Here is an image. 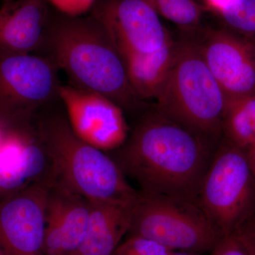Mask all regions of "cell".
I'll use <instances>...</instances> for the list:
<instances>
[{"instance_id":"6da1fadb","label":"cell","mask_w":255,"mask_h":255,"mask_svg":"<svg viewBox=\"0 0 255 255\" xmlns=\"http://www.w3.org/2000/svg\"><path fill=\"white\" fill-rule=\"evenodd\" d=\"M216 149L155 108L142 116L112 157L139 191L197 204Z\"/></svg>"},{"instance_id":"7a4b0ae2","label":"cell","mask_w":255,"mask_h":255,"mask_svg":"<svg viewBox=\"0 0 255 255\" xmlns=\"http://www.w3.org/2000/svg\"><path fill=\"white\" fill-rule=\"evenodd\" d=\"M38 54L53 60L70 85L105 96L124 111L141 107L113 42L91 13L73 17L51 10Z\"/></svg>"},{"instance_id":"3957f363","label":"cell","mask_w":255,"mask_h":255,"mask_svg":"<svg viewBox=\"0 0 255 255\" xmlns=\"http://www.w3.org/2000/svg\"><path fill=\"white\" fill-rule=\"evenodd\" d=\"M90 13L113 42L137 98L155 100L177 44L159 14L142 0H99Z\"/></svg>"},{"instance_id":"277c9868","label":"cell","mask_w":255,"mask_h":255,"mask_svg":"<svg viewBox=\"0 0 255 255\" xmlns=\"http://www.w3.org/2000/svg\"><path fill=\"white\" fill-rule=\"evenodd\" d=\"M58 102L37 113L38 128L53 161L57 180L90 201H133L137 191L115 160L74 132Z\"/></svg>"},{"instance_id":"5b68a950","label":"cell","mask_w":255,"mask_h":255,"mask_svg":"<svg viewBox=\"0 0 255 255\" xmlns=\"http://www.w3.org/2000/svg\"><path fill=\"white\" fill-rule=\"evenodd\" d=\"M155 100L156 110L217 147L226 99L196 41L177 42Z\"/></svg>"},{"instance_id":"8992f818","label":"cell","mask_w":255,"mask_h":255,"mask_svg":"<svg viewBox=\"0 0 255 255\" xmlns=\"http://www.w3.org/2000/svg\"><path fill=\"white\" fill-rule=\"evenodd\" d=\"M129 236L147 238L172 251H212L223 236L199 205L172 196L137 191Z\"/></svg>"},{"instance_id":"52a82bcc","label":"cell","mask_w":255,"mask_h":255,"mask_svg":"<svg viewBox=\"0 0 255 255\" xmlns=\"http://www.w3.org/2000/svg\"><path fill=\"white\" fill-rule=\"evenodd\" d=\"M223 236L237 231L255 215V177L245 151L223 138L215 150L197 201Z\"/></svg>"},{"instance_id":"ba28073f","label":"cell","mask_w":255,"mask_h":255,"mask_svg":"<svg viewBox=\"0 0 255 255\" xmlns=\"http://www.w3.org/2000/svg\"><path fill=\"white\" fill-rule=\"evenodd\" d=\"M59 71L46 55L0 50V114L31 115L59 100Z\"/></svg>"},{"instance_id":"9c48e42d","label":"cell","mask_w":255,"mask_h":255,"mask_svg":"<svg viewBox=\"0 0 255 255\" xmlns=\"http://www.w3.org/2000/svg\"><path fill=\"white\" fill-rule=\"evenodd\" d=\"M37 113L4 117L0 128V199L36 183L58 178L40 133Z\"/></svg>"},{"instance_id":"30bf717a","label":"cell","mask_w":255,"mask_h":255,"mask_svg":"<svg viewBox=\"0 0 255 255\" xmlns=\"http://www.w3.org/2000/svg\"><path fill=\"white\" fill-rule=\"evenodd\" d=\"M59 100L70 127L80 139L104 152H113L129 135L124 111L105 96L60 85Z\"/></svg>"},{"instance_id":"8fae6325","label":"cell","mask_w":255,"mask_h":255,"mask_svg":"<svg viewBox=\"0 0 255 255\" xmlns=\"http://www.w3.org/2000/svg\"><path fill=\"white\" fill-rule=\"evenodd\" d=\"M55 180H45L0 199V248L8 255H46V206Z\"/></svg>"},{"instance_id":"7c38bea8","label":"cell","mask_w":255,"mask_h":255,"mask_svg":"<svg viewBox=\"0 0 255 255\" xmlns=\"http://www.w3.org/2000/svg\"><path fill=\"white\" fill-rule=\"evenodd\" d=\"M197 43L226 101L255 96V43L224 29L207 28Z\"/></svg>"},{"instance_id":"4fadbf2b","label":"cell","mask_w":255,"mask_h":255,"mask_svg":"<svg viewBox=\"0 0 255 255\" xmlns=\"http://www.w3.org/2000/svg\"><path fill=\"white\" fill-rule=\"evenodd\" d=\"M90 214V201L56 179L47 200L45 254L78 255Z\"/></svg>"},{"instance_id":"5bb4252c","label":"cell","mask_w":255,"mask_h":255,"mask_svg":"<svg viewBox=\"0 0 255 255\" xmlns=\"http://www.w3.org/2000/svg\"><path fill=\"white\" fill-rule=\"evenodd\" d=\"M50 11L47 0H2L0 50L38 54Z\"/></svg>"},{"instance_id":"9a60e30c","label":"cell","mask_w":255,"mask_h":255,"mask_svg":"<svg viewBox=\"0 0 255 255\" xmlns=\"http://www.w3.org/2000/svg\"><path fill=\"white\" fill-rule=\"evenodd\" d=\"M134 200L90 201L87 234L78 255H113L130 231Z\"/></svg>"},{"instance_id":"2e32d148","label":"cell","mask_w":255,"mask_h":255,"mask_svg":"<svg viewBox=\"0 0 255 255\" xmlns=\"http://www.w3.org/2000/svg\"><path fill=\"white\" fill-rule=\"evenodd\" d=\"M222 128L223 138L246 148L255 136V96L226 101Z\"/></svg>"},{"instance_id":"e0dca14e","label":"cell","mask_w":255,"mask_h":255,"mask_svg":"<svg viewBox=\"0 0 255 255\" xmlns=\"http://www.w3.org/2000/svg\"><path fill=\"white\" fill-rule=\"evenodd\" d=\"M159 16H163L186 29L198 28L207 11L204 5L195 0H142Z\"/></svg>"},{"instance_id":"ac0fdd59","label":"cell","mask_w":255,"mask_h":255,"mask_svg":"<svg viewBox=\"0 0 255 255\" xmlns=\"http://www.w3.org/2000/svg\"><path fill=\"white\" fill-rule=\"evenodd\" d=\"M218 16L227 29L255 41V0H236Z\"/></svg>"},{"instance_id":"d6986e66","label":"cell","mask_w":255,"mask_h":255,"mask_svg":"<svg viewBox=\"0 0 255 255\" xmlns=\"http://www.w3.org/2000/svg\"><path fill=\"white\" fill-rule=\"evenodd\" d=\"M172 251L155 242L137 236H129L112 255H168Z\"/></svg>"},{"instance_id":"ffe728a7","label":"cell","mask_w":255,"mask_h":255,"mask_svg":"<svg viewBox=\"0 0 255 255\" xmlns=\"http://www.w3.org/2000/svg\"><path fill=\"white\" fill-rule=\"evenodd\" d=\"M99 0H47L50 6L68 16H85L91 12Z\"/></svg>"},{"instance_id":"44dd1931","label":"cell","mask_w":255,"mask_h":255,"mask_svg":"<svg viewBox=\"0 0 255 255\" xmlns=\"http://www.w3.org/2000/svg\"><path fill=\"white\" fill-rule=\"evenodd\" d=\"M211 255H252L241 235L236 232L223 236Z\"/></svg>"},{"instance_id":"7402d4cb","label":"cell","mask_w":255,"mask_h":255,"mask_svg":"<svg viewBox=\"0 0 255 255\" xmlns=\"http://www.w3.org/2000/svg\"><path fill=\"white\" fill-rule=\"evenodd\" d=\"M249 248L252 255H255V215L238 230Z\"/></svg>"},{"instance_id":"603a6c76","label":"cell","mask_w":255,"mask_h":255,"mask_svg":"<svg viewBox=\"0 0 255 255\" xmlns=\"http://www.w3.org/2000/svg\"><path fill=\"white\" fill-rule=\"evenodd\" d=\"M235 1L236 0H204V2L207 11L218 15Z\"/></svg>"},{"instance_id":"cb8c5ba5","label":"cell","mask_w":255,"mask_h":255,"mask_svg":"<svg viewBox=\"0 0 255 255\" xmlns=\"http://www.w3.org/2000/svg\"><path fill=\"white\" fill-rule=\"evenodd\" d=\"M246 153L247 159L255 177V136L249 145L243 149Z\"/></svg>"},{"instance_id":"d4e9b609","label":"cell","mask_w":255,"mask_h":255,"mask_svg":"<svg viewBox=\"0 0 255 255\" xmlns=\"http://www.w3.org/2000/svg\"><path fill=\"white\" fill-rule=\"evenodd\" d=\"M168 255H201V254L197 253H193V252L172 251Z\"/></svg>"},{"instance_id":"484cf974","label":"cell","mask_w":255,"mask_h":255,"mask_svg":"<svg viewBox=\"0 0 255 255\" xmlns=\"http://www.w3.org/2000/svg\"><path fill=\"white\" fill-rule=\"evenodd\" d=\"M3 118H4V117H3V116L0 114V128H1V124H2L3 119H4Z\"/></svg>"},{"instance_id":"4316f807","label":"cell","mask_w":255,"mask_h":255,"mask_svg":"<svg viewBox=\"0 0 255 255\" xmlns=\"http://www.w3.org/2000/svg\"><path fill=\"white\" fill-rule=\"evenodd\" d=\"M0 255H8L1 248H0Z\"/></svg>"},{"instance_id":"83f0119b","label":"cell","mask_w":255,"mask_h":255,"mask_svg":"<svg viewBox=\"0 0 255 255\" xmlns=\"http://www.w3.org/2000/svg\"><path fill=\"white\" fill-rule=\"evenodd\" d=\"M252 41H253V40H252ZM254 41V42H255V41Z\"/></svg>"}]
</instances>
